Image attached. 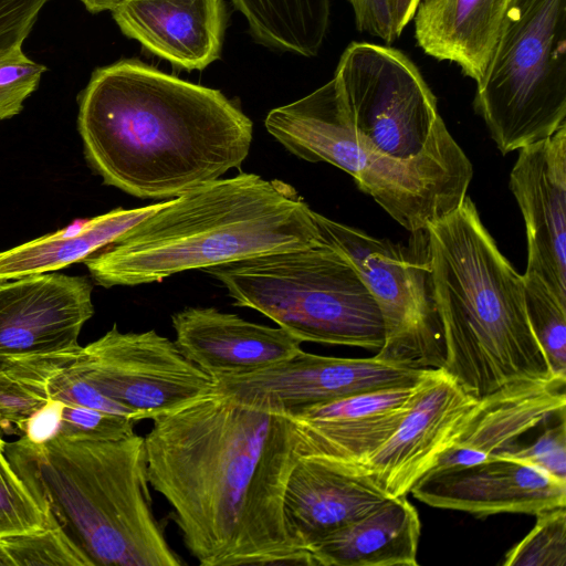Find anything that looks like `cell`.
I'll return each instance as SVG.
<instances>
[{"mask_svg":"<svg viewBox=\"0 0 566 566\" xmlns=\"http://www.w3.org/2000/svg\"><path fill=\"white\" fill-rule=\"evenodd\" d=\"M148 480L202 566L310 565L283 511L300 459L291 415L263 397L208 394L153 419Z\"/></svg>","mask_w":566,"mask_h":566,"instance_id":"cell-1","label":"cell"},{"mask_svg":"<svg viewBox=\"0 0 566 566\" xmlns=\"http://www.w3.org/2000/svg\"><path fill=\"white\" fill-rule=\"evenodd\" d=\"M84 153L106 185L142 199L175 198L240 168L251 119L220 91L138 60L96 69L81 93Z\"/></svg>","mask_w":566,"mask_h":566,"instance_id":"cell-2","label":"cell"},{"mask_svg":"<svg viewBox=\"0 0 566 566\" xmlns=\"http://www.w3.org/2000/svg\"><path fill=\"white\" fill-rule=\"evenodd\" d=\"M321 241L313 210L291 185L242 172L164 201L83 262L104 287L134 286Z\"/></svg>","mask_w":566,"mask_h":566,"instance_id":"cell-3","label":"cell"},{"mask_svg":"<svg viewBox=\"0 0 566 566\" xmlns=\"http://www.w3.org/2000/svg\"><path fill=\"white\" fill-rule=\"evenodd\" d=\"M422 255L443 334L442 369L482 399L556 377L531 327L523 275L499 250L467 195L421 231Z\"/></svg>","mask_w":566,"mask_h":566,"instance_id":"cell-4","label":"cell"},{"mask_svg":"<svg viewBox=\"0 0 566 566\" xmlns=\"http://www.w3.org/2000/svg\"><path fill=\"white\" fill-rule=\"evenodd\" d=\"M6 454L41 506L92 566H180L156 520L144 438L20 437Z\"/></svg>","mask_w":566,"mask_h":566,"instance_id":"cell-5","label":"cell"},{"mask_svg":"<svg viewBox=\"0 0 566 566\" xmlns=\"http://www.w3.org/2000/svg\"><path fill=\"white\" fill-rule=\"evenodd\" d=\"M268 132L293 155L349 174L411 233L453 211L468 195L472 164L447 126L411 158L380 150L354 127L335 77L311 94L272 109Z\"/></svg>","mask_w":566,"mask_h":566,"instance_id":"cell-6","label":"cell"},{"mask_svg":"<svg viewBox=\"0 0 566 566\" xmlns=\"http://www.w3.org/2000/svg\"><path fill=\"white\" fill-rule=\"evenodd\" d=\"M235 306L275 322L301 342L378 352L384 323L349 260L326 241L205 270Z\"/></svg>","mask_w":566,"mask_h":566,"instance_id":"cell-7","label":"cell"},{"mask_svg":"<svg viewBox=\"0 0 566 566\" xmlns=\"http://www.w3.org/2000/svg\"><path fill=\"white\" fill-rule=\"evenodd\" d=\"M474 107L503 155L566 124V0H510Z\"/></svg>","mask_w":566,"mask_h":566,"instance_id":"cell-8","label":"cell"},{"mask_svg":"<svg viewBox=\"0 0 566 566\" xmlns=\"http://www.w3.org/2000/svg\"><path fill=\"white\" fill-rule=\"evenodd\" d=\"M321 237L353 264L380 311L384 344L376 356L413 369L443 367L441 323L422 252L313 211Z\"/></svg>","mask_w":566,"mask_h":566,"instance_id":"cell-9","label":"cell"},{"mask_svg":"<svg viewBox=\"0 0 566 566\" xmlns=\"http://www.w3.org/2000/svg\"><path fill=\"white\" fill-rule=\"evenodd\" d=\"M334 77L354 127L392 157L417 156L446 127L419 69L395 48L352 42Z\"/></svg>","mask_w":566,"mask_h":566,"instance_id":"cell-10","label":"cell"},{"mask_svg":"<svg viewBox=\"0 0 566 566\" xmlns=\"http://www.w3.org/2000/svg\"><path fill=\"white\" fill-rule=\"evenodd\" d=\"M75 370L94 388L128 409L137 421L170 412L213 388V379L178 345L150 329L106 334L72 353Z\"/></svg>","mask_w":566,"mask_h":566,"instance_id":"cell-11","label":"cell"},{"mask_svg":"<svg viewBox=\"0 0 566 566\" xmlns=\"http://www.w3.org/2000/svg\"><path fill=\"white\" fill-rule=\"evenodd\" d=\"M480 400L442 368L431 369L410 410L386 442L357 463H337L366 476L387 497L407 495L459 438Z\"/></svg>","mask_w":566,"mask_h":566,"instance_id":"cell-12","label":"cell"},{"mask_svg":"<svg viewBox=\"0 0 566 566\" xmlns=\"http://www.w3.org/2000/svg\"><path fill=\"white\" fill-rule=\"evenodd\" d=\"M430 369H413L377 357L340 358L306 353L240 376L213 379V389L238 397H263L289 413L348 396L422 380Z\"/></svg>","mask_w":566,"mask_h":566,"instance_id":"cell-13","label":"cell"},{"mask_svg":"<svg viewBox=\"0 0 566 566\" xmlns=\"http://www.w3.org/2000/svg\"><path fill=\"white\" fill-rule=\"evenodd\" d=\"M93 314L92 285L83 276L42 273L0 283V364L77 349Z\"/></svg>","mask_w":566,"mask_h":566,"instance_id":"cell-14","label":"cell"},{"mask_svg":"<svg viewBox=\"0 0 566 566\" xmlns=\"http://www.w3.org/2000/svg\"><path fill=\"white\" fill-rule=\"evenodd\" d=\"M410 492L429 506L476 517L501 513L536 515L566 504V481L501 453L473 464L430 470Z\"/></svg>","mask_w":566,"mask_h":566,"instance_id":"cell-15","label":"cell"},{"mask_svg":"<svg viewBox=\"0 0 566 566\" xmlns=\"http://www.w3.org/2000/svg\"><path fill=\"white\" fill-rule=\"evenodd\" d=\"M510 189L523 214L527 265L566 305V124L518 149Z\"/></svg>","mask_w":566,"mask_h":566,"instance_id":"cell-16","label":"cell"},{"mask_svg":"<svg viewBox=\"0 0 566 566\" xmlns=\"http://www.w3.org/2000/svg\"><path fill=\"white\" fill-rule=\"evenodd\" d=\"M426 377L412 386L361 392L290 413L300 457L345 464L366 459L398 428Z\"/></svg>","mask_w":566,"mask_h":566,"instance_id":"cell-17","label":"cell"},{"mask_svg":"<svg viewBox=\"0 0 566 566\" xmlns=\"http://www.w3.org/2000/svg\"><path fill=\"white\" fill-rule=\"evenodd\" d=\"M171 321L175 343L212 379L253 373L302 349V342L280 326L255 324L214 307H187Z\"/></svg>","mask_w":566,"mask_h":566,"instance_id":"cell-18","label":"cell"},{"mask_svg":"<svg viewBox=\"0 0 566 566\" xmlns=\"http://www.w3.org/2000/svg\"><path fill=\"white\" fill-rule=\"evenodd\" d=\"M112 15L126 36L178 67L203 70L220 56L222 0H125Z\"/></svg>","mask_w":566,"mask_h":566,"instance_id":"cell-19","label":"cell"},{"mask_svg":"<svg viewBox=\"0 0 566 566\" xmlns=\"http://www.w3.org/2000/svg\"><path fill=\"white\" fill-rule=\"evenodd\" d=\"M387 499L366 476L337 462L300 457L286 483L284 518L293 539L310 552L319 538Z\"/></svg>","mask_w":566,"mask_h":566,"instance_id":"cell-20","label":"cell"},{"mask_svg":"<svg viewBox=\"0 0 566 566\" xmlns=\"http://www.w3.org/2000/svg\"><path fill=\"white\" fill-rule=\"evenodd\" d=\"M565 382H516L482 398L459 438L431 470L481 462L565 411Z\"/></svg>","mask_w":566,"mask_h":566,"instance_id":"cell-21","label":"cell"},{"mask_svg":"<svg viewBox=\"0 0 566 566\" xmlns=\"http://www.w3.org/2000/svg\"><path fill=\"white\" fill-rule=\"evenodd\" d=\"M510 0H419L415 38L421 50L457 64L479 84L490 65Z\"/></svg>","mask_w":566,"mask_h":566,"instance_id":"cell-22","label":"cell"},{"mask_svg":"<svg viewBox=\"0 0 566 566\" xmlns=\"http://www.w3.org/2000/svg\"><path fill=\"white\" fill-rule=\"evenodd\" d=\"M420 530L406 495L388 497L319 538L310 553L314 566H416Z\"/></svg>","mask_w":566,"mask_h":566,"instance_id":"cell-23","label":"cell"},{"mask_svg":"<svg viewBox=\"0 0 566 566\" xmlns=\"http://www.w3.org/2000/svg\"><path fill=\"white\" fill-rule=\"evenodd\" d=\"M164 202L116 208L73 230H61L0 252V282L61 270L96 253L120 238Z\"/></svg>","mask_w":566,"mask_h":566,"instance_id":"cell-24","label":"cell"},{"mask_svg":"<svg viewBox=\"0 0 566 566\" xmlns=\"http://www.w3.org/2000/svg\"><path fill=\"white\" fill-rule=\"evenodd\" d=\"M261 44L303 56L318 54L331 20V0H231Z\"/></svg>","mask_w":566,"mask_h":566,"instance_id":"cell-25","label":"cell"},{"mask_svg":"<svg viewBox=\"0 0 566 566\" xmlns=\"http://www.w3.org/2000/svg\"><path fill=\"white\" fill-rule=\"evenodd\" d=\"M527 317L552 373L566 379V305L533 272L523 274Z\"/></svg>","mask_w":566,"mask_h":566,"instance_id":"cell-26","label":"cell"},{"mask_svg":"<svg viewBox=\"0 0 566 566\" xmlns=\"http://www.w3.org/2000/svg\"><path fill=\"white\" fill-rule=\"evenodd\" d=\"M49 515L43 530L0 537V566H92Z\"/></svg>","mask_w":566,"mask_h":566,"instance_id":"cell-27","label":"cell"},{"mask_svg":"<svg viewBox=\"0 0 566 566\" xmlns=\"http://www.w3.org/2000/svg\"><path fill=\"white\" fill-rule=\"evenodd\" d=\"M0 436V537L46 527L49 513L18 475L6 454Z\"/></svg>","mask_w":566,"mask_h":566,"instance_id":"cell-28","label":"cell"},{"mask_svg":"<svg viewBox=\"0 0 566 566\" xmlns=\"http://www.w3.org/2000/svg\"><path fill=\"white\" fill-rule=\"evenodd\" d=\"M530 533L506 554L505 566H565L566 510L555 507L536 514Z\"/></svg>","mask_w":566,"mask_h":566,"instance_id":"cell-29","label":"cell"},{"mask_svg":"<svg viewBox=\"0 0 566 566\" xmlns=\"http://www.w3.org/2000/svg\"><path fill=\"white\" fill-rule=\"evenodd\" d=\"M45 66L29 59L22 48L0 53V120L19 114Z\"/></svg>","mask_w":566,"mask_h":566,"instance_id":"cell-30","label":"cell"},{"mask_svg":"<svg viewBox=\"0 0 566 566\" xmlns=\"http://www.w3.org/2000/svg\"><path fill=\"white\" fill-rule=\"evenodd\" d=\"M565 416L552 427H546L538 438L526 447L512 444L497 453L533 464L552 476L566 481V428Z\"/></svg>","mask_w":566,"mask_h":566,"instance_id":"cell-31","label":"cell"},{"mask_svg":"<svg viewBox=\"0 0 566 566\" xmlns=\"http://www.w3.org/2000/svg\"><path fill=\"white\" fill-rule=\"evenodd\" d=\"M50 0H0V53L22 48Z\"/></svg>","mask_w":566,"mask_h":566,"instance_id":"cell-32","label":"cell"},{"mask_svg":"<svg viewBox=\"0 0 566 566\" xmlns=\"http://www.w3.org/2000/svg\"><path fill=\"white\" fill-rule=\"evenodd\" d=\"M355 17L356 27L360 32L379 38L386 43H392L397 35L388 0H348Z\"/></svg>","mask_w":566,"mask_h":566,"instance_id":"cell-33","label":"cell"},{"mask_svg":"<svg viewBox=\"0 0 566 566\" xmlns=\"http://www.w3.org/2000/svg\"><path fill=\"white\" fill-rule=\"evenodd\" d=\"M419 0H388L392 28L400 36L402 30L412 20Z\"/></svg>","mask_w":566,"mask_h":566,"instance_id":"cell-34","label":"cell"},{"mask_svg":"<svg viewBox=\"0 0 566 566\" xmlns=\"http://www.w3.org/2000/svg\"><path fill=\"white\" fill-rule=\"evenodd\" d=\"M82 3L85 6V8L93 12H102L106 10H114L116 7H118L120 3H123L125 0H81Z\"/></svg>","mask_w":566,"mask_h":566,"instance_id":"cell-35","label":"cell"}]
</instances>
